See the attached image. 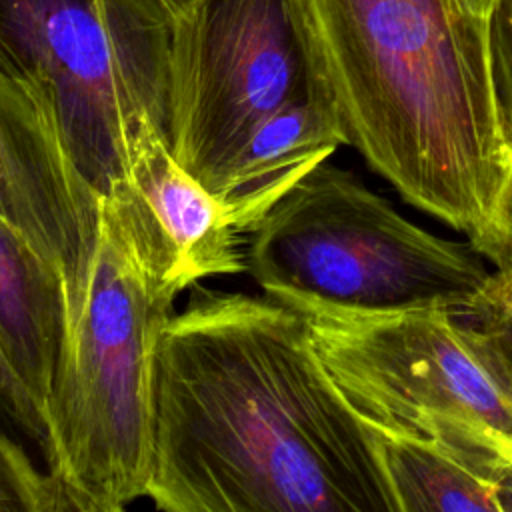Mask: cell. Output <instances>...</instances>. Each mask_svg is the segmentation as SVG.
I'll return each instance as SVG.
<instances>
[{
    "label": "cell",
    "instance_id": "52a82bcc",
    "mask_svg": "<svg viewBox=\"0 0 512 512\" xmlns=\"http://www.w3.org/2000/svg\"><path fill=\"white\" fill-rule=\"evenodd\" d=\"M308 96L290 0H196L174 16L168 148L206 188L258 124Z\"/></svg>",
    "mask_w": 512,
    "mask_h": 512
},
{
    "label": "cell",
    "instance_id": "30bf717a",
    "mask_svg": "<svg viewBox=\"0 0 512 512\" xmlns=\"http://www.w3.org/2000/svg\"><path fill=\"white\" fill-rule=\"evenodd\" d=\"M66 324L62 276L0 222V344L44 416Z\"/></svg>",
    "mask_w": 512,
    "mask_h": 512
},
{
    "label": "cell",
    "instance_id": "9c48e42d",
    "mask_svg": "<svg viewBox=\"0 0 512 512\" xmlns=\"http://www.w3.org/2000/svg\"><path fill=\"white\" fill-rule=\"evenodd\" d=\"M124 180L160 238L180 292L246 272V244L266 212L210 192L174 158L164 130L146 124L138 132Z\"/></svg>",
    "mask_w": 512,
    "mask_h": 512
},
{
    "label": "cell",
    "instance_id": "7a4b0ae2",
    "mask_svg": "<svg viewBox=\"0 0 512 512\" xmlns=\"http://www.w3.org/2000/svg\"><path fill=\"white\" fill-rule=\"evenodd\" d=\"M314 96L404 200L474 236L512 152L494 108L486 18L460 0H290Z\"/></svg>",
    "mask_w": 512,
    "mask_h": 512
},
{
    "label": "cell",
    "instance_id": "5bb4252c",
    "mask_svg": "<svg viewBox=\"0 0 512 512\" xmlns=\"http://www.w3.org/2000/svg\"><path fill=\"white\" fill-rule=\"evenodd\" d=\"M486 50L498 126L512 152V0H494L486 16Z\"/></svg>",
    "mask_w": 512,
    "mask_h": 512
},
{
    "label": "cell",
    "instance_id": "277c9868",
    "mask_svg": "<svg viewBox=\"0 0 512 512\" xmlns=\"http://www.w3.org/2000/svg\"><path fill=\"white\" fill-rule=\"evenodd\" d=\"M246 274L280 302L350 314H458L492 276L472 244L426 232L328 158L250 234Z\"/></svg>",
    "mask_w": 512,
    "mask_h": 512
},
{
    "label": "cell",
    "instance_id": "9a60e30c",
    "mask_svg": "<svg viewBox=\"0 0 512 512\" xmlns=\"http://www.w3.org/2000/svg\"><path fill=\"white\" fill-rule=\"evenodd\" d=\"M470 244L496 270L512 266V162L486 224L470 236Z\"/></svg>",
    "mask_w": 512,
    "mask_h": 512
},
{
    "label": "cell",
    "instance_id": "8fae6325",
    "mask_svg": "<svg viewBox=\"0 0 512 512\" xmlns=\"http://www.w3.org/2000/svg\"><path fill=\"white\" fill-rule=\"evenodd\" d=\"M0 512H62L42 406L0 344Z\"/></svg>",
    "mask_w": 512,
    "mask_h": 512
},
{
    "label": "cell",
    "instance_id": "e0dca14e",
    "mask_svg": "<svg viewBox=\"0 0 512 512\" xmlns=\"http://www.w3.org/2000/svg\"><path fill=\"white\" fill-rule=\"evenodd\" d=\"M472 14L486 18L490 14V8L494 4V0H460Z\"/></svg>",
    "mask_w": 512,
    "mask_h": 512
},
{
    "label": "cell",
    "instance_id": "ac0fdd59",
    "mask_svg": "<svg viewBox=\"0 0 512 512\" xmlns=\"http://www.w3.org/2000/svg\"><path fill=\"white\" fill-rule=\"evenodd\" d=\"M172 16H180L184 14L196 0H158Z\"/></svg>",
    "mask_w": 512,
    "mask_h": 512
},
{
    "label": "cell",
    "instance_id": "4fadbf2b",
    "mask_svg": "<svg viewBox=\"0 0 512 512\" xmlns=\"http://www.w3.org/2000/svg\"><path fill=\"white\" fill-rule=\"evenodd\" d=\"M454 316L512 400V266L496 270L480 294Z\"/></svg>",
    "mask_w": 512,
    "mask_h": 512
},
{
    "label": "cell",
    "instance_id": "3957f363",
    "mask_svg": "<svg viewBox=\"0 0 512 512\" xmlns=\"http://www.w3.org/2000/svg\"><path fill=\"white\" fill-rule=\"evenodd\" d=\"M180 294L160 238L126 180H116L100 196L94 262L46 400L62 512H120L146 498L154 354Z\"/></svg>",
    "mask_w": 512,
    "mask_h": 512
},
{
    "label": "cell",
    "instance_id": "6da1fadb",
    "mask_svg": "<svg viewBox=\"0 0 512 512\" xmlns=\"http://www.w3.org/2000/svg\"><path fill=\"white\" fill-rule=\"evenodd\" d=\"M160 330L146 498L164 512H398L304 316L196 284Z\"/></svg>",
    "mask_w": 512,
    "mask_h": 512
},
{
    "label": "cell",
    "instance_id": "ba28073f",
    "mask_svg": "<svg viewBox=\"0 0 512 512\" xmlns=\"http://www.w3.org/2000/svg\"><path fill=\"white\" fill-rule=\"evenodd\" d=\"M100 196L50 112L0 80V222L62 276L66 328L80 312L94 262Z\"/></svg>",
    "mask_w": 512,
    "mask_h": 512
},
{
    "label": "cell",
    "instance_id": "7c38bea8",
    "mask_svg": "<svg viewBox=\"0 0 512 512\" xmlns=\"http://www.w3.org/2000/svg\"><path fill=\"white\" fill-rule=\"evenodd\" d=\"M374 440L398 512H498L490 482L444 448L382 432Z\"/></svg>",
    "mask_w": 512,
    "mask_h": 512
},
{
    "label": "cell",
    "instance_id": "2e32d148",
    "mask_svg": "<svg viewBox=\"0 0 512 512\" xmlns=\"http://www.w3.org/2000/svg\"><path fill=\"white\" fill-rule=\"evenodd\" d=\"M490 486L498 512H512V456L502 460L492 470Z\"/></svg>",
    "mask_w": 512,
    "mask_h": 512
},
{
    "label": "cell",
    "instance_id": "5b68a950",
    "mask_svg": "<svg viewBox=\"0 0 512 512\" xmlns=\"http://www.w3.org/2000/svg\"><path fill=\"white\" fill-rule=\"evenodd\" d=\"M172 28L158 0H0V80L50 112L100 194L146 124L166 132Z\"/></svg>",
    "mask_w": 512,
    "mask_h": 512
},
{
    "label": "cell",
    "instance_id": "8992f818",
    "mask_svg": "<svg viewBox=\"0 0 512 512\" xmlns=\"http://www.w3.org/2000/svg\"><path fill=\"white\" fill-rule=\"evenodd\" d=\"M284 304L304 316L322 366L370 430L436 444L488 482L512 456V400L454 312Z\"/></svg>",
    "mask_w": 512,
    "mask_h": 512
}]
</instances>
